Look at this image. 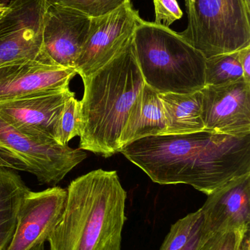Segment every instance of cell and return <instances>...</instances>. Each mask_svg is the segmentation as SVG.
Wrapping results in <instances>:
<instances>
[{
    "instance_id": "4dcf8cb0",
    "label": "cell",
    "mask_w": 250,
    "mask_h": 250,
    "mask_svg": "<svg viewBox=\"0 0 250 250\" xmlns=\"http://www.w3.org/2000/svg\"><path fill=\"white\" fill-rule=\"evenodd\" d=\"M0 167H4V165H3L2 163H1V162H0Z\"/></svg>"
},
{
    "instance_id": "5b68a950",
    "label": "cell",
    "mask_w": 250,
    "mask_h": 250,
    "mask_svg": "<svg viewBox=\"0 0 250 250\" xmlns=\"http://www.w3.org/2000/svg\"><path fill=\"white\" fill-rule=\"evenodd\" d=\"M187 27L179 33L205 59L250 45L246 0H185Z\"/></svg>"
},
{
    "instance_id": "277c9868",
    "label": "cell",
    "mask_w": 250,
    "mask_h": 250,
    "mask_svg": "<svg viewBox=\"0 0 250 250\" xmlns=\"http://www.w3.org/2000/svg\"><path fill=\"white\" fill-rule=\"evenodd\" d=\"M133 43L144 82L158 93L192 94L205 86L206 59L168 26L142 19Z\"/></svg>"
},
{
    "instance_id": "f546056e",
    "label": "cell",
    "mask_w": 250,
    "mask_h": 250,
    "mask_svg": "<svg viewBox=\"0 0 250 250\" xmlns=\"http://www.w3.org/2000/svg\"><path fill=\"white\" fill-rule=\"evenodd\" d=\"M247 4H248V6L250 7V0H246Z\"/></svg>"
},
{
    "instance_id": "ba28073f",
    "label": "cell",
    "mask_w": 250,
    "mask_h": 250,
    "mask_svg": "<svg viewBox=\"0 0 250 250\" xmlns=\"http://www.w3.org/2000/svg\"><path fill=\"white\" fill-rule=\"evenodd\" d=\"M0 19V67L35 60L45 54L43 48L46 0H14Z\"/></svg>"
},
{
    "instance_id": "ac0fdd59",
    "label": "cell",
    "mask_w": 250,
    "mask_h": 250,
    "mask_svg": "<svg viewBox=\"0 0 250 250\" xmlns=\"http://www.w3.org/2000/svg\"><path fill=\"white\" fill-rule=\"evenodd\" d=\"M244 79L243 70L238 58V51L219 54L205 60V85L226 84Z\"/></svg>"
},
{
    "instance_id": "5bb4252c",
    "label": "cell",
    "mask_w": 250,
    "mask_h": 250,
    "mask_svg": "<svg viewBox=\"0 0 250 250\" xmlns=\"http://www.w3.org/2000/svg\"><path fill=\"white\" fill-rule=\"evenodd\" d=\"M90 23L91 18L79 12L48 4L43 29L44 52L55 64L75 69Z\"/></svg>"
},
{
    "instance_id": "9a60e30c",
    "label": "cell",
    "mask_w": 250,
    "mask_h": 250,
    "mask_svg": "<svg viewBox=\"0 0 250 250\" xmlns=\"http://www.w3.org/2000/svg\"><path fill=\"white\" fill-rule=\"evenodd\" d=\"M166 131L167 121L159 93L145 83L122 134L120 148L145 137L165 135Z\"/></svg>"
},
{
    "instance_id": "ffe728a7",
    "label": "cell",
    "mask_w": 250,
    "mask_h": 250,
    "mask_svg": "<svg viewBox=\"0 0 250 250\" xmlns=\"http://www.w3.org/2000/svg\"><path fill=\"white\" fill-rule=\"evenodd\" d=\"M82 114L81 101L74 95L70 96L65 104L57 126L56 142L60 145H68L69 141L80 136Z\"/></svg>"
},
{
    "instance_id": "4fadbf2b",
    "label": "cell",
    "mask_w": 250,
    "mask_h": 250,
    "mask_svg": "<svg viewBox=\"0 0 250 250\" xmlns=\"http://www.w3.org/2000/svg\"><path fill=\"white\" fill-rule=\"evenodd\" d=\"M204 236L250 228V173L225 183L200 208Z\"/></svg>"
},
{
    "instance_id": "4316f807",
    "label": "cell",
    "mask_w": 250,
    "mask_h": 250,
    "mask_svg": "<svg viewBox=\"0 0 250 250\" xmlns=\"http://www.w3.org/2000/svg\"><path fill=\"white\" fill-rule=\"evenodd\" d=\"M10 4H4L0 3V19L10 10Z\"/></svg>"
},
{
    "instance_id": "2e32d148",
    "label": "cell",
    "mask_w": 250,
    "mask_h": 250,
    "mask_svg": "<svg viewBox=\"0 0 250 250\" xmlns=\"http://www.w3.org/2000/svg\"><path fill=\"white\" fill-rule=\"evenodd\" d=\"M167 121L165 135L204 130L201 91L192 94L159 93Z\"/></svg>"
},
{
    "instance_id": "7c38bea8",
    "label": "cell",
    "mask_w": 250,
    "mask_h": 250,
    "mask_svg": "<svg viewBox=\"0 0 250 250\" xmlns=\"http://www.w3.org/2000/svg\"><path fill=\"white\" fill-rule=\"evenodd\" d=\"M77 75L75 69L62 67L43 54L0 67V104L48 91L69 87Z\"/></svg>"
},
{
    "instance_id": "d6986e66",
    "label": "cell",
    "mask_w": 250,
    "mask_h": 250,
    "mask_svg": "<svg viewBox=\"0 0 250 250\" xmlns=\"http://www.w3.org/2000/svg\"><path fill=\"white\" fill-rule=\"evenodd\" d=\"M202 214L201 210L190 213L171 226L159 250H182L201 230Z\"/></svg>"
},
{
    "instance_id": "e0dca14e",
    "label": "cell",
    "mask_w": 250,
    "mask_h": 250,
    "mask_svg": "<svg viewBox=\"0 0 250 250\" xmlns=\"http://www.w3.org/2000/svg\"><path fill=\"white\" fill-rule=\"evenodd\" d=\"M16 173L0 167V250H6L14 233L22 198L29 191Z\"/></svg>"
},
{
    "instance_id": "603a6c76",
    "label": "cell",
    "mask_w": 250,
    "mask_h": 250,
    "mask_svg": "<svg viewBox=\"0 0 250 250\" xmlns=\"http://www.w3.org/2000/svg\"><path fill=\"white\" fill-rule=\"evenodd\" d=\"M155 23L170 26L182 19L183 12L176 0H154Z\"/></svg>"
},
{
    "instance_id": "83f0119b",
    "label": "cell",
    "mask_w": 250,
    "mask_h": 250,
    "mask_svg": "<svg viewBox=\"0 0 250 250\" xmlns=\"http://www.w3.org/2000/svg\"><path fill=\"white\" fill-rule=\"evenodd\" d=\"M13 1H14V0H0V3H1V4H8Z\"/></svg>"
},
{
    "instance_id": "9c48e42d",
    "label": "cell",
    "mask_w": 250,
    "mask_h": 250,
    "mask_svg": "<svg viewBox=\"0 0 250 250\" xmlns=\"http://www.w3.org/2000/svg\"><path fill=\"white\" fill-rule=\"evenodd\" d=\"M74 94L67 87L1 103L0 118L25 135L45 142H56L63 107Z\"/></svg>"
},
{
    "instance_id": "cb8c5ba5",
    "label": "cell",
    "mask_w": 250,
    "mask_h": 250,
    "mask_svg": "<svg viewBox=\"0 0 250 250\" xmlns=\"http://www.w3.org/2000/svg\"><path fill=\"white\" fill-rule=\"evenodd\" d=\"M238 58L243 70L244 79L250 83V45L238 51Z\"/></svg>"
},
{
    "instance_id": "30bf717a",
    "label": "cell",
    "mask_w": 250,
    "mask_h": 250,
    "mask_svg": "<svg viewBox=\"0 0 250 250\" xmlns=\"http://www.w3.org/2000/svg\"><path fill=\"white\" fill-rule=\"evenodd\" d=\"M66 198L67 189L60 187L28 191L21 202L16 229L6 250H32L44 245L61 217Z\"/></svg>"
},
{
    "instance_id": "d4e9b609",
    "label": "cell",
    "mask_w": 250,
    "mask_h": 250,
    "mask_svg": "<svg viewBox=\"0 0 250 250\" xmlns=\"http://www.w3.org/2000/svg\"><path fill=\"white\" fill-rule=\"evenodd\" d=\"M204 239V236L201 233V230L191 239L190 242L182 250H199Z\"/></svg>"
},
{
    "instance_id": "7402d4cb",
    "label": "cell",
    "mask_w": 250,
    "mask_h": 250,
    "mask_svg": "<svg viewBox=\"0 0 250 250\" xmlns=\"http://www.w3.org/2000/svg\"><path fill=\"white\" fill-rule=\"evenodd\" d=\"M250 229H237L204 236L199 250H240Z\"/></svg>"
},
{
    "instance_id": "7a4b0ae2",
    "label": "cell",
    "mask_w": 250,
    "mask_h": 250,
    "mask_svg": "<svg viewBox=\"0 0 250 250\" xmlns=\"http://www.w3.org/2000/svg\"><path fill=\"white\" fill-rule=\"evenodd\" d=\"M50 250H121L127 193L115 170H92L68 187Z\"/></svg>"
},
{
    "instance_id": "8992f818",
    "label": "cell",
    "mask_w": 250,
    "mask_h": 250,
    "mask_svg": "<svg viewBox=\"0 0 250 250\" xmlns=\"http://www.w3.org/2000/svg\"><path fill=\"white\" fill-rule=\"evenodd\" d=\"M86 158L80 148L40 141L0 118V162L7 168L31 173L41 185L55 186Z\"/></svg>"
},
{
    "instance_id": "3957f363",
    "label": "cell",
    "mask_w": 250,
    "mask_h": 250,
    "mask_svg": "<svg viewBox=\"0 0 250 250\" xmlns=\"http://www.w3.org/2000/svg\"><path fill=\"white\" fill-rule=\"evenodd\" d=\"M82 82L79 148L108 158L119 152L122 134L145 85L133 38L110 62Z\"/></svg>"
},
{
    "instance_id": "f1b7e54d",
    "label": "cell",
    "mask_w": 250,
    "mask_h": 250,
    "mask_svg": "<svg viewBox=\"0 0 250 250\" xmlns=\"http://www.w3.org/2000/svg\"><path fill=\"white\" fill-rule=\"evenodd\" d=\"M32 250H45V248H44V245H39V246L36 247V248H34Z\"/></svg>"
},
{
    "instance_id": "6da1fadb",
    "label": "cell",
    "mask_w": 250,
    "mask_h": 250,
    "mask_svg": "<svg viewBox=\"0 0 250 250\" xmlns=\"http://www.w3.org/2000/svg\"><path fill=\"white\" fill-rule=\"evenodd\" d=\"M159 185H190L209 195L250 173V135L236 137L202 130L145 137L119 150Z\"/></svg>"
},
{
    "instance_id": "484cf974",
    "label": "cell",
    "mask_w": 250,
    "mask_h": 250,
    "mask_svg": "<svg viewBox=\"0 0 250 250\" xmlns=\"http://www.w3.org/2000/svg\"><path fill=\"white\" fill-rule=\"evenodd\" d=\"M240 250H250V232L248 231L244 238Z\"/></svg>"
},
{
    "instance_id": "52a82bcc",
    "label": "cell",
    "mask_w": 250,
    "mask_h": 250,
    "mask_svg": "<svg viewBox=\"0 0 250 250\" xmlns=\"http://www.w3.org/2000/svg\"><path fill=\"white\" fill-rule=\"evenodd\" d=\"M142 20L131 2L105 16L91 18L89 30L75 70L82 79L110 62L131 42Z\"/></svg>"
},
{
    "instance_id": "8fae6325",
    "label": "cell",
    "mask_w": 250,
    "mask_h": 250,
    "mask_svg": "<svg viewBox=\"0 0 250 250\" xmlns=\"http://www.w3.org/2000/svg\"><path fill=\"white\" fill-rule=\"evenodd\" d=\"M204 130L236 137L250 135V83L245 79L201 90Z\"/></svg>"
},
{
    "instance_id": "44dd1931",
    "label": "cell",
    "mask_w": 250,
    "mask_h": 250,
    "mask_svg": "<svg viewBox=\"0 0 250 250\" xmlns=\"http://www.w3.org/2000/svg\"><path fill=\"white\" fill-rule=\"evenodd\" d=\"M50 5L71 9L89 18L105 16L131 0H46Z\"/></svg>"
}]
</instances>
